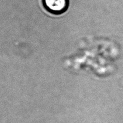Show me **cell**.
I'll list each match as a JSON object with an SVG mask.
<instances>
[{
    "instance_id": "6da1fadb",
    "label": "cell",
    "mask_w": 123,
    "mask_h": 123,
    "mask_svg": "<svg viewBox=\"0 0 123 123\" xmlns=\"http://www.w3.org/2000/svg\"><path fill=\"white\" fill-rule=\"evenodd\" d=\"M45 8L53 14L64 12L68 8V0H43Z\"/></svg>"
}]
</instances>
